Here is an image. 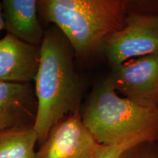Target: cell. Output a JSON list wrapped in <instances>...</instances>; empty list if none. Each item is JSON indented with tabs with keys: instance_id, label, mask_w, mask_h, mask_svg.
Masks as SVG:
<instances>
[{
	"instance_id": "6da1fadb",
	"label": "cell",
	"mask_w": 158,
	"mask_h": 158,
	"mask_svg": "<svg viewBox=\"0 0 158 158\" xmlns=\"http://www.w3.org/2000/svg\"><path fill=\"white\" fill-rule=\"evenodd\" d=\"M76 56L58 28L45 31L35 79L38 109L34 128L42 144L59 121L80 111L84 85L74 68Z\"/></svg>"
},
{
	"instance_id": "7a4b0ae2",
	"label": "cell",
	"mask_w": 158,
	"mask_h": 158,
	"mask_svg": "<svg viewBox=\"0 0 158 158\" xmlns=\"http://www.w3.org/2000/svg\"><path fill=\"white\" fill-rule=\"evenodd\" d=\"M127 0H41L38 12L68 39L75 54L89 59L101 54L102 40L123 28L130 12Z\"/></svg>"
},
{
	"instance_id": "3957f363",
	"label": "cell",
	"mask_w": 158,
	"mask_h": 158,
	"mask_svg": "<svg viewBox=\"0 0 158 158\" xmlns=\"http://www.w3.org/2000/svg\"><path fill=\"white\" fill-rule=\"evenodd\" d=\"M81 115L85 126L102 145L144 135L158 139V108L121 97L107 78L94 87Z\"/></svg>"
},
{
	"instance_id": "277c9868",
	"label": "cell",
	"mask_w": 158,
	"mask_h": 158,
	"mask_svg": "<svg viewBox=\"0 0 158 158\" xmlns=\"http://www.w3.org/2000/svg\"><path fill=\"white\" fill-rule=\"evenodd\" d=\"M158 52V13L130 12L123 28L102 40L100 53L111 67Z\"/></svg>"
},
{
	"instance_id": "5b68a950",
	"label": "cell",
	"mask_w": 158,
	"mask_h": 158,
	"mask_svg": "<svg viewBox=\"0 0 158 158\" xmlns=\"http://www.w3.org/2000/svg\"><path fill=\"white\" fill-rule=\"evenodd\" d=\"M106 78L124 98L141 106L158 108V52L114 67Z\"/></svg>"
},
{
	"instance_id": "8992f818",
	"label": "cell",
	"mask_w": 158,
	"mask_h": 158,
	"mask_svg": "<svg viewBox=\"0 0 158 158\" xmlns=\"http://www.w3.org/2000/svg\"><path fill=\"white\" fill-rule=\"evenodd\" d=\"M104 146L94 138L77 111L51 129L37 152V158H98Z\"/></svg>"
},
{
	"instance_id": "52a82bcc",
	"label": "cell",
	"mask_w": 158,
	"mask_h": 158,
	"mask_svg": "<svg viewBox=\"0 0 158 158\" xmlns=\"http://www.w3.org/2000/svg\"><path fill=\"white\" fill-rule=\"evenodd\" d=\"M37 109L32 83L0 81V130L34 127Z\"/></svg>"
},
{
	"instance_id": "ba28073f",
	"label": "cell",
	"mask_w": 158,
	"mask_h": 158,
	"mask_svg": "<svg viewBox=\"0 0 158 158\" xmlns=\"http://www.w3.org/2000/svg\"><path fill=\"white\" fill-rule=\"evenodd\" d=\"M40 62V45L23 42L9 33L0 39V81L32 83Z\"/></svg>"
},
{
	"instance_id": "9c48e42d",
	"label": "cell",
	"mask_w": 158,
	"mask_h": 158,
	"mask_svg": "<svg viewBox=\"0 0 158 158\" xmlns=\"http://www.w3.org/2000/svg\"><path fill=\"white\" fill-rule=\"evenodd\" d=\"M2 7L7 33L29 44L41 45L45 32L38 19V1L3 0Z\"/></svg>"
},
{
	"instance_id": "30bf717a",
	"label": "cell",
	"mask_w": 158,
	"mask_h": 158,
	"mask_svg": "<svg viewBox=\"0 0 158 158\" xmlns=\"http://www.w3.org/2000/svg\"><path fill=\"white\" fill-rule=\"evenodd\" d=\"M34 127L0 130V158H37Z\"/></svg>"
},
{
	"instance_id": "8fae6325",
	"label": "cell",
	"mask_w": 158,
	"mask_h": 158,
	"mask_svg": "<svg viewBox=\"0 0 158 158\" xmlns=\"http://www.w3.org/2000/svg\"><path fill=\"white\" fill-rule=\"evenodd\" d=\"M157 138L152 136L144 135L134 138L133 139L122 142L119 143L104 146L98 158H122L124 152L136 145L145 141H155Z\"/></svg>"
},
{
	"instance_id": "7c38bea8",
	"label": "cell",
	"mask_w": 158,
	"mask_h": 158,
	"mask_svg": "<svg viewBox=\"0 0 158 158\" xmlns=\"http://www.w3.org/2000/svg\"><path fill=\"white\" fill-rule=\"evenodd\" d=\"M122 158H158V141H149L127 150Z\"/></svg>"
},
{
	"instance_id": "4fadbf2b",
	"label": "cell",
	"mask_w": 158,
	"mask_h": 158,
	"mask_svg": "<svg viewBox=\"0 0 158 158\" xmlns=\"http://www.w3.org/2000/svg\"><path fill=\"white\" fill-rule=\"evenodd\" d=\"M5 29L4 25V20L2 17V2H0V31Z\"/></svg>"
},
{
	"instance_id": "5bb4252c",
	"label": "cell",
	"mask_w": 158,
	"mask_h": 158,
	"mask_svg": "<svg viewBox=\"0 0 158 158\" xmlns=\"http://www.w3.org/2000/svg\"><path fill=\"white\" fill-rule=\"evenodd\" d=\"M157 141H158V139H157Z\"/></svg>"
}]
</instances>
